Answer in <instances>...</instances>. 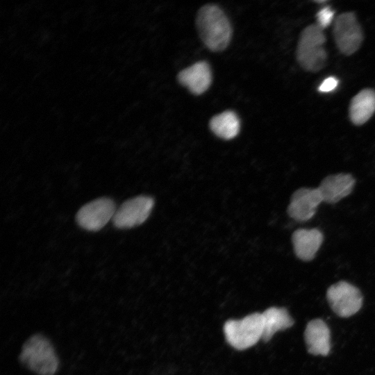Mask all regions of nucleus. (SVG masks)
<instances>
[{"label": "nucleus", "mask_w": 375, "mask_h": 375, "mask_svg": "<svg viewBox=\"0 0 375 375\" xmlns=\"http://www.w3.org/2000/svg\"><path fill=\"white\" fill-rule=\"evenodd\" d=\"M196 26L201 40L212 51H224L232 38V27L224 12L215 4L202 6L197 14Z\"/></svg>", "instance_id": "f257e3e1"}, {"label": "nucleus", "mask_w": 375, "mask_h": 375, "mask_svg": "<svg viewBox=\"0 0 375 375\" xmlns=\"http://www.w3.org/2000/svg\"><path fill=\"white\" fill-rule=\"evenodd\" d=\"M19 360L39 375H53L58 367V360L52 344L40 334L32 335L24 342Z\"/></svg>", "instance_id": "f03ea898"}, {"label": "nucleus", "mask_w": 375, "mask_h": 375, "mask_svg": "<svg viewBox=\"0 0 375 375\" xmlns=\"http://www.w3.org/2000/svg\"><path fill=\"white\" fill-rule=\"evenodd\" d=\"M325 42L323 28L317 24L309 25L303 30L297 45V59L304 69L315 72L326 65Z\"/></svg>", "instance_id": "7ed1b4c3"}, {"label": "nucleus", "mask_w": 375, "mask_h": 375, "mask_svg": "<svg viewBox=\"0 0 375 375\" xmlns=\"http://www.w3.org/2000/svg\"><path fill=\"white\" fill-rule=\"evenodd\" d=\"M227 342L235 349H248L260 339L263 333L262 313H252L238 320H228L224 325Z\"/></svg>", "instance_id": "20e7f679"}, {"label": "nucleus", "mask_w": 375, "mask_h": 375, "mask_svg": "<svg viewBox=\"0 0 375 375\" xmlns=\"http://www.w3.org/2000/svg\"><path fill=\"white\" fill-rule=\"evenodd\" d=\"M333 36L337 47L344 55H351L360 48L363 35L354 13L344 12L335 18Z\"/></svg>", "instance_id": "39448f33"}, {"label": "nucleus", "mask_w": 375, "mask_h": 375, "mask_svg": "<svg viewBox=\"0 0 375 375\" xmlns=\"http://www.w3.org/2000/svg\"><path fill=\"white\" fill-rule=\"evenodd\" d=\"M326 297L334 312L342 317L354 315L362 304L360 290L346 281H339L331 285L327 290Z\"/></svg>", "instance_id": "423d86ee"}, {"label": "nucleus", "mask_w": 375, "mask_h": 375, "mask_svg": "<svg viewBox=\"0 0 375 375\" xmlns=\"http://www.w3.org/2000/svg\"><path fill=\"white\" fill-rule=\"evenodd\" d=\"M116 210L113 200L99 198L83 206L76 215V220L83 229L97 231L112 219Z\"/></svg>", "instance_id": "0eeeda50"}, {"label": "nucleus", "mask_w": 375, "mask_h": 375, "mask_svg": "<svg viewBox=\"0 0 375 375\" xmlns=\"http://www.w3.org/2000/svg\"><path fill=\"white\" fill-rule=\"evenodd\" d=\"M153 199L138 196L124 202L115 211L112 222L118 228H131L144 222L153 207Z\"/></svg>", "instance_id": "6e6552de"}, {"label": "nucleus", "mask_w": 375, "mask_h": 375, "mask_svg": "<svg viewBox=\"0 0 375 375\" xmlns=\"http://www.w3.org/2000/svg\"><path fill=\"white\" fill-rule=\"evenodd\" d=\"M322 202L323 200L317 188H299L291 197L288 215L297 222H306L315 215Z\"/></svg>", "instance_id": "1a4fd4ad"}, {"label": "nucleus", "mask_w": 375, "mask_h": 375, "mask_svg": "<svg viewBox=\"0 0 375 375\" xmlns=\"http://www.w3.org/2000/svg\"><path fill=\"white\" fill-rule=\"evenodd\" d=\"M355 183L351 174L339 173L325 177L317 188L323 202L335 203L351 194Z\"/></svg>", "instance_id": "9d476101"}, {"label": "nucleus", "mask_w": 375, "mask_h": 375, "mask_svg": "<svg viewBox=\"0 0 375 375\" xmlns=\"http://www.w3.org/2000/svg\"><path fill=\"white\" fill-rule=\"evenodd\" d=\"M177 79L190 92L199 95L205 92L212 83V72L207 62L199 61L181 70Z\"/></svg>", "instance_id": "9b49d317"}, {"label": "nucleus", "mask_w": 375, "mask_h": 375, "mask_svg": "<svg viewBox=\"0 0 375 375\" xmlns=\"http://www.w3.org/2000/svg\"><path fill=\"white\" fill-rule=\"evenodd\" d=\"M323 241V233L318 228L297 229L292 235L294 251L303 261L314 259Z\"/></svg>", "instance_id": "f8f14e48"}, {"label": "nucleus", "mask_w": 375, "mask_h": 375, "mask_svg": "<svg viewBox=\"0 0 375 375\" xmlns=\"http://www.w3.org/2000/svg\"><path fill=\"white\" fill-rule=\"evenodd\" d=\"M308 351L313 355L326 356L331 350L330 330L326 323L315 319L308 322L304 332Z\"/></svg>", "instance_id": "ddd939ff"}, {"label": "nucleus", "mask_w": 375, "mask_h": 375, "mask_svg": "<svg viewBox=\"0 0 375 375\" xmlns=\"http://www.w3.org/2000/svg\"><path fill=\"white\" fill-rule=\"evenodd\" d=\"M375 112V91L364 89L355 95L349 106V116L356 125L367 122Z\"/></svg>", "instance_id": "4468645a"}, {"label": "nucleus", "mask_w": 375, "mask_h": 375, "mask_svg": "<svg viewBox=\"0 0 375 375\" xmlns=\"http://www.w3.org/2000/svg\"><path fill=\"white\" fill-rule=\"evenodd\" d=\"M263 333L262 340L268 342L274 334L281 330L291 327L294 320L284 308L272 307L262 313Z\"/></svg>", "instance_id": "2eb2a0df"}, {"label": "nucleus", "mask_w": 375, "mask_h": 375, "mask_svg": "<svg viewBox=\"0 0 375 375\" xmlns=\"http://www.w3.org/2000/svg\"><path fill=\"white\" fill-rule=\"evenodd\" d=\"M209 127L217 137L231 140L240 132V121L235 112L226 110L215 115L209 122Z\"/></svg>", "instance_id": "dca6fc26"}, {"label": "nucleus", "mask_w": 375, "mask_h": 375, "mask_svg": "<svg viewBox=\"0 0 375 375\" xmlns=\"http://www.w3.org/2000/svg\"><path fill=\"white\" fill-rule=\"evenodd\" d=\"M335 12L328 6L323 8L317 13V25L322 28L328 26L333 21Z\"/></svg>", "instance_id": "f3484780"}, {"label": "nucleus", "mask_w": 375, "mask_h": 375, "mask_svg": "<svg viewBox=\"0 0 375 375\" xmlns=\"http://www.w3.org/2000/svg\"><path fill=\"white\" fill-rule=\"evenodd\" d=\"M338 84V81L335 77L331 76L326 78L319 85L318 90L322 92H327L334 90Z\"/></svg>", "instance_id": "a211bd4d"}]
</instances>
